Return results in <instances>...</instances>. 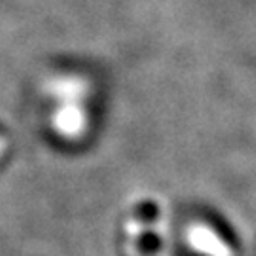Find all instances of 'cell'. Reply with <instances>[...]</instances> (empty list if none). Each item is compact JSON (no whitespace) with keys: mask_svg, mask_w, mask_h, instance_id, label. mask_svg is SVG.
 Returning a JSON list of instances; mask_svg holds the SVG:
<instances>
[{"mask_svg":"<svg viewBox=\"0 0 256 256\" xmlns=\"http://www.w3.org/2000/svg\"><path fill=\"white\" fill-rule=\"evenodd\" d=\"M188 247L203 256H234L232 248L209 228V226H192L188 230Z\"/></svg>","mask_w":256,"mask_h":256,"instance_id":"6da1fadb","label":"cell"}]
</instances>
